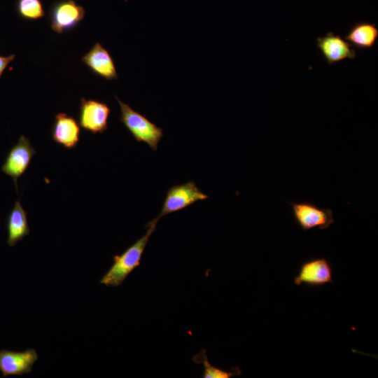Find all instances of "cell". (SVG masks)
<instances>
[{
    "mask_svg": "<svg viewBox=\"0 0 378 378\" xmlns=\"http://www.w3.org/2000/svg\"><path fill=\"white\" fill-rule=\"evenodd\" d=\"M156 222L150 220L146 225V234L129 246L120 255L113 256V262L99 282L106 286H120L128 275L140 265L142 254L152 233L156 229Z\"/></svg>",
    "mask_w": 378,
    "mask_h": 378,
    "instance_id": "cell-1",
    "label": "cell"
},
{
    "mask_svg": "<svg viewBox=\"0 0 378 378\" xmlns=\"http://www.w3.org/2000/svg\"><path fill=\"white\" fill-rule=\"evenodd\" d=\"M115 97L120 108V121L138 142L146 144L152 150H157L164 136L163 130L148 120L145 115L134 110L129 104Z\"/></svg>",
    "mask_w": 378,
    "mask_h": 378,
    "instance_id": "cell-2",
    "label": "cell"
},
{
    "mask_svg": "<svg viewBox=\"0 0 378 378\" xmlns=\"http://www.w3.org/2000/svg\"><path fill=\"white\" fill-rule=\"evenodd\" d=\"M208 197L209 196L200 190L194 181L174 185L167 190L161 211L153 220L158 223L164 216L182 210Z\"/></svg>",
    "mask_w": 378,
    "mask_h": 378,
    "instance_id": "cell-3",
    "label": "cell"
},
{
    "mask_svg": "<svg viewBox=\"0 0 378 378\" xmlns=\"http://www.w3.org/2000/svg\"><path fill=\"white\" fill-rule=\"evenodd\" d=\"M292 214L295 223L304 232L318 228L326 230L334 222L330 209L321 208L311 202H290Z\"/></svg>",
    "mask_w": 378,
    "mask_h": 378,
    "instance_id": "cell-4",
    "label": "cell"
},
{
    "mask_svg": "<svg viewBox=\"0 0 378 378\" xmlns=\"http://www.w3.org/2000/svg\"><path fill=\"white\" fill-rule=\"evenodd\" d=\"M85 15L84 8L74 0H58L49 8L50 28L57 34L71 31L80 23Z\"/></svg>",
    "mask_w": 378,
    "mask_h": 378,
    "instance_id": "cell-5",
    "label": "cell"
},
{
    "mask_svg": "<svg viewBox=\"0 0 378 378\" xmlns=\"http://www.w3.org/2000/svg\"><path fill=\"white\" fill-rule=\"evenodd\" d=\"M111 112L109 106L102 101L82 97L78 108V124L92 134L103 133L108 129V120Z\"/></svg>",
    "mask_w": 378,
    "mask_h": 378,
    "instance_id": "cell-6",
    "label": "cell"
},
{
    "mask_svg": "<svg viewBox=\"0 0 378 378\" xmlns=\"http://www.w3.org/2000/svg\"><path fill=\"white\" fill-rule=\"evenodd\" d=\"M36 153L30 141L22 134L8 150L1 166V171L13 178L16 190L18 178L26 172Z\"/></svg>",
    "mask_w": 378,
    "mask_h": 378,
    "instance_id": "cell-7",
    "label": "cell"
},
{
    "mask_svg": "<svg viewBox=\"0 0 378 378\" xmlns=\"http://www.w3.org/2000/svg\"><path fill=\"white\" fill-rule=\"evenodd\" d=\"M297 286L305 284L313 287L323 286L332 283V268L324 257H316L303 262L298 275L294 278Z\"/></svg>",
    "mask_w": 378,
    "mask_h": 378,
    "instance_id": "cell-8",
    "label": "cell"
},
{
    "mask_svg": "<svg viewBox=\"0 0 378 378\" xmlns=\"http://www.w3.org/2000/svg\"><path fill=\"white\" fill-rule=\"evenodd\" d=\"M316 48L328 65L356 57L355 49L339 34L328 32L322 37L316 38Z\"/></svg>",
    "mask_w": 378,
    "mask_h": 378,
    "instance_id": "cell-9",
    "label": "cell"
},
{
    "mask_svg": "<svg viewBox=\"0 0 378 378\" xmlns=\"http://www.w3.org/2000/svg\"><path fill=\"white\" fill-rule=\"evenodd\" d=\"M81 62L96 76L108 80H116L118 74L108 50L97 42L82 57Z\"/></svg>",
    "mask_w": 378,
    "mask_h": 378,
    "instance_id": "cell-10",
    "label": "cell"
},
{
    "mask_svg": "<svg viewBox=\"0 0 378 378\" xmlns=\"http://www.w3.org/2000/svg\"><path fill=\"white\" fill-rule=\"evenodd\" d=\"M37 359L38 354L34 349L23 351L2 349L0 350V371L4 377L28 374Z\"/></svg>",
    "mask_w": 378,
    "mask_h": 378,
    "instance_id": "cell-11",
    "label": "cell"
},
{
    "mask_svg": "<svg viewBox=\"0 0 378 378\" xmlns=\"http://www.w3.org/2000/svg\"><path fill=\"white\" fill-rule=\"evenodd\" d=\"M80 128L76 119L66 113H58L50 129L52 141L67 149L77 146L80 141Z\"/></svg>",
    "mask_w": 378,
    "mask_h": 378,
    "instance_id": "cell-12",
    "label": "cell"
},
{
    "mask_svg": "<svg viewBox=\"0 0 378 378\" xmlns=\"http://www.w3.org/2000/svg\"><path fill=\"white\" fill-rule=\"evenodd\" d=\"M378 38V28L375 23L358 21L351 25L344 39L360 50L372 48Z\"/></svg>",
    "mask_w": 378,
    "mask_h": 378,
    "instance_id": "cell-13",
    "label": "cell"
},
{
    "mask_svg": "<svg viewBox=\"0 0 378 378\" xmlns=\"http://www.w3.org/2000/svg\"><path fill=\"white\" fill-rule=\"evenodd\" d=\"M8 233L7 244L12 247L30 233L27 211L21 202L17 200L10 211L6 219Z\"/></svg>",
    "mask_w": 378,
    "mask_h": 378,
    "instance_id": "cell-14",
    "label": "cell"
},
{
    "mask_svg": "<svg viewBox=\"0 0 378 378\" xmlns=\"http://www.w3.org/2000/svg\"><path fill=\"white\" fill-rule=\"evenodd\" d=\"M15 8L18 15L26 20H37L46 15L41 0H17Z\"/></svg>",
    "mask_w": 378,
    "mask_h": 378,
    "instance_id": "cell-15",
    "label": "cell"
},
{
    "mask_svg": "<svg viewBox=\"0 0 378 378\" xmlns=\"http://www.w3.org/2000/svg\"><path fill=\"white\" fill-rule=\"evenodd\" d=\"M193 361L196 363H202L204 365V378H229L241 374V370L234 368L232 371H226L212 365L208 360L204 349L193 357Z\"/></svg>",
    "mask_w": 378,
    "mask_h": 378,
    "instance_id": "cell-16",
    "label": "cell"
},
{
    "mask_svg": "<svg viewBox=\"0 0 378 378\" xmlns=\"http://www.w3.org/2000/svg\"><path fill=\"white\" fill-rule=\"evenodd\" d=\"M15 57V55L13 54L8 56L0 55V78L9 63L14 60Z\"/></svg>",
    "mask_w": 378,
    "mask_h": 378,
    "instance_id": "cell-17",
    "label": "cell"
}]
</instances>
